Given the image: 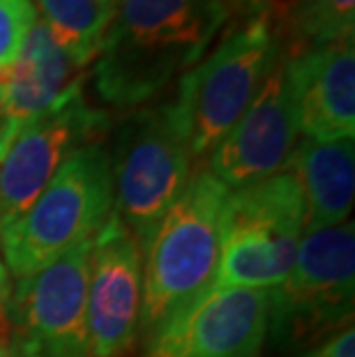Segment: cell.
Instances as JSON below:
<instances>
[{
	"instance_id": "obj_19",
	"label": "cell",
	"mask_w": 355,
	"mask_h": 357,
	"mask_svg": "<svg viewBox=\"0 0 355 357\" xmlns=\"http://www.w3.org/2000/svg\"><path fill=\"white\" fill-rule=\"evenodd\" d=\"M302 357H355V330L353 323L346 328L332 332L326 341H321L319 346L312 348Z\"/></svg>"
},
{
	"instance_id": "obj_23",
	"label": "cell",
	"mask_w": 355,
	"mask_h": 357,
	"mask_svg": "<svg viewBox=\"0 0 355 357\" xmlns=\"http://www.w3.org/2000/svg\"><path fill=\"white\" fill-rule=\"evenodd\" d=\"M0 357H17L10 346V339H7V328L0 332Z\"/></svg>"
},
{
	"instance_id": "obj_18",
	"label": "cell",
	"mask_w": 355,
	"mask_h": 357,
	"mask_svg": "<svg viewBox=\"0 0 355 357\" xmlns=\"http://www.w3.org/2000/svg\"><path fill=\"white\" fill-rule=\"evenodd\" d=\"M37 21L33 0H0V72L12 63Z\"/></svg>"
},
{
	"instance_id": "obj_13",
	"label": "cell",
	"mask_w": 355,
	"mask_h": 357,
	"mask_svg": "<svg viewBox=\"0 0 355 357\" xmlns=\"http://www.w3.org/2000/svg\"><path fill=\"white\" fill-rule=\"evenodd\" d=\"M300 134L314 141L355 136L353 37L312 49L286 51Z\"/></svg>"
},
{
	"instance_id": "obj_22",
	"label": "cell",
	"mask_w": 355,
	"mask_h": 357,
	"mask_svg": "<svg viewBox=\"0 0 355 357\" xmlns=\"http://www.w3.org/2000/svg\"><path fill=\"white\" fill-rule=\"evenodd\" d=\"M273 5H275V0H243L240 12H243L245 17H261V14H270Z\"/></svg>"
},
{
	"instance_id": "obj_2",
	"label": "cell",
	"mask_w": 355,
	"mask_h": 357,
	"mask_svg": "<svg viewBox=\"0 0 355 357\" xmlns=\"http://www.w3.org/2000/svg\"><path fill=\"white\" fill-rule=\"evenodd\" d=\"M226 194L206 169L192 171L143 247L141 328L148 334L215 286Z\"/></svg>"
},
{
	"instance_id": "obj_5",
	"label": "cell",
	"mask_w": 355,
	"mask_h": 357,
	"mask_svg": "<svg viewBox=\"0 0 355 357\" xmlns=\"http://www.w3.org/2000/svg\"><path fill=\"white\" fill-rule=\"evenodd\" d=\"M305 235V203L291 171L231 189L222 210L215 286L273 291L289 277Z\"/></svg>"
},
{
	"instance_id": "obj_25",
	"label": "cell",
	"mask_w": 355,
	"mask_h": 357,
	"mask_svg": "<svg viewBox=\"0 0 355 357\" xmlns=\"http://www.w3.org/2000/svg\"><path fill=\"white\" fill-rule=\"evenodd\" d=\"M226 10H229V14H231V10H236V12H240V7H243V0H219Z\"/></svg>"
},
{
	"instance_id": "obj_26",
	"label": "cell",
	"mask_w": 355,
	"mask_h": 357,
	"mask_svg": "<svg viewBox=\"0 0 355 357\" xmlns=\"http://www.w3.org/2000/svg\"><path fill=\"white\" fill-rule=\"evenodd\" d=\"M102 5H107L109 10H113V12H118V5H120V0H100Z\"/></svg>"
},
{
	"instance_id": "obj_10",
	"label": "cell",
	"mask_w": 355,
	"mask_h": 357,
	"mask_svg": "<svg viewBox=\"0 0 355 357\" xmlns=\"http://www.w3.org/2000/svg\"><path fill=\"white\" fill-rule=\"evenodd\" d=\"M270 291L213 286L148 337L143 357H259Z\"/></svg>"
},
{
	"instance_id": "obj_7",
	"label": "cell",
	"mask_w": 355,
	"mask_h": 357,
	"mask_svg": "<svg viewBox=\"0 0 355 357\" xmlns=\"http://www.w3.org/2000/svg\"><path fill=\"white\" fill-rule=\"evenodd\" d=\"M93 240L12 288L5 311L17 357H93L88 330V272Z\"/></svg>"
},
{
	"instance_id": "obj_3",
	"label": "cell",
	"mask_w": 355,
	"mask_h": 357,
	"mask_svg": "<svg viewBox=\"0 0 355 357\" xmlns=\"http://www.w3.org/2000/svg\"><path fill=\"white\" fill-rule=\"evenodd\" d=\"M113 212L111 155L102 143L74 153L40 196L0 224V254L7 272L26 279L49 268L102 231Z\"/></svg>"
},
{
	"instance_id": "obj_4",
	"label": "cell",
	"mask_w": 355,
	"mask_h": 357,
	"mask_svg": "<svg viewBox=\"0 0 355 357\" xmlns=\"http://www.w3.org/2000/svg\"><path fill=\"white\" fill-rule=\"evenodd\" d=\"M113 212L141 252L192 176L190 129L178 102L137 109L120 123L111 150Z\"/></svg>"
},
{
	"instance_id": "obj_21",
	"label": "cell",
	"mask_w": 355,
	"mask_h": 357,
	"mask_svg": "<svg viewBox=\"0 0 355 357\" xmlns=\"http://www.w3.org/2000/svg\"><path fill=\"white\" fill-rule=\"evenodd\" d=\"M10 293H12L10 272H7L3 258H0V332L5 330V311H7V302H10Z\"/></svg>"
},
{
	"instance_id": "obj_11",
	"label": "cell",
	"mask_w": 355,
	"mask_h": 357,
	"mask_svg": "<svg viewBox=\"0 0 355 357\" xmlns=\"http://www.w3.org/2000/svg\"><path fill=\"white\" fill-rule=\"evenodd\" d=\"M298 136V111L282 49L243 118L206 157V171L229 192L273 178L289 169Z\"/></svg>"
},
{
	"instance_id": "obj_24",
	"label": "cell",
	"mask_w": 355,
	"mask_h": 357,
	"mask_svg": "<svg viewBox=\"0 0 355 357\" xmlns=\"http://www.w3.org/2000/svg\"><path fill=\"white\" fill-rule=\"evenodd\" d=\"M300 3V0H275V5H273V10H291L293 5ZM273 10H270V14H273Z\"/></svg>"
},
{
	"instance_id": "obj_9",
	"label": "cell",
	"mask_w": 355,
	"mask_h": 357,
	"mask_svg": "<svg viewBox=\"0 0 355 357\" xmlns=\"http://www.w3.org/2000/svg\"><path fill=\"white\" fill-rule=\"evenodd\" d=\"M109 116L77 88L49 111L21 123L0 164V224L21 215L79 148L102 143Z\"/></svg>"
},
{
	"instance_id": "obj_1",
	"label": "cell",
	"mask_w": 355,
	"mask_h": 357,
	"mask_svg": "<svg viewBox=\"0 0 355 357\" xmlns=\"http://www.w3.org/2000/svg\"><path fill=\"white\" fill-rule=\"evenodd\" d=\"M226 19L219 0H120L95 63L97 95L118 109L155 100L199 65Z\"/></svg>"
},
{
	"instance_id": "obj_14",
	"label": "cell",
	"mask_w": 355,
	"mask_h": 357,
	"mask_svg": "<svg viewBox=\"0 0 355 357\" xmlns=\"http://www.w3.org/2000/svg\"><path fill=\"white\" fill-rule=\"evenodd\" d=\"M79 72L81 67L54 40L47 24L37 19L19 53L0 72V102L21 125L81 88Z\"/></svg>"
},
{
	"instance_id": "obj_20",
	"label": "cell",
	"mask_w": 355,
	"mask_h": 357,
	"mask_svg": "<svg viewBox=\"0 0 355 357\" xmlns=\"http://www.w3.org/2000/svg\"><path fill=\"white\" fill-rule=\"evenodd\" d=\"M17 129H19V123L7 113L3 102H0V164H3L7 150H10V143L14 139V134H17Z\"/></svg>"
},
{
	"instance_id": "obj_16",
	"label": "cell",
	"mask_w": 355,
	"mask_h": 357,
	"mask_svg": "<svg viewBox=\"0 0 355 357\" xmlns=\"http://www.w3.org/2000/svg\"><path fill=\"white\" fill-rule=\"evenodd\" d=\"M49 33L81 70L100 56L116 12L100 0H37Z\"/></svg>"
},
{
	"instance_id": "obj_8",
	"label": "cell",
	"mask_w": 355,
	"mask_h": 357,
	"mask_svg": "<svg viewBox=\"0 0 355 357\" xmlns=\"http://www.w3.org/2000/svg\"><path fill=\"white\" fill-rule=\"evenodd\" d=\"M355 231L353 222L305 233L296 263L270 291V328L293 339L337 332L353 321Z\"/></svg>"
},
{
	"instance_id": "obj_6",
	"label": "cell",
	"mask_w": 355,
	"mask_h": 357,
	"mask_svg": "<svg viewBox=\"0 0 355 357\" xmlns=\"http://www.w3.org/2000/svg\"><path fill=\"white\" fill-rule=\"evenodd\" d=\"M282 49L268 14L247 17L208 58L178 79L176 102L190 129L192 159H206L243 118Z\"/></svg>"
},
{
	"instance_id": "obj_12",
	"label": "cell",
	"mask_w": 355,
	"mask_h": 357,
	"mask_svg": "<svg viewBox=\"0 0 355 357\" xmlns=\"http://www.w3.org/2000/svg\"><path fill=\"white\" fill-rule=\"evenodd\" d=\"M143 252L130 229L111 212L95 235L88 272L90 355L123 357L141 328Z\"/></svg>"
},
{
	"instance_id": "obj_15",
	"label": "cell",
	"mask_w": 355,
	"mask_h": 357,
	"mask_svg": "<svg viewBox=\"0 0 355 357\" xmlns=\"http://www.w3.org/2000/svg\"><path fill=\"white\" fill-rule=\"evenodd\" d=\"M305 203V233L349 222L355 196L353 139L296 143L289 169Z\"/></svg>"
},
{
	"instance_id": "obj_17",
	"label": "cell",
	"mask_w": 355,
	"mask_h": 357,
	"mask_svg": "<svg viewBox=\"0 0 355 357\" xmlns=\"http://www.w3.org/2000/svg\"><path fill=\"white\" fill-rule=\"evenodd\" d=\"M289 26L296 33L300 49L323 47L353 37L355 0H300L286 10Z\"/></svg>"
}]
</instances>
